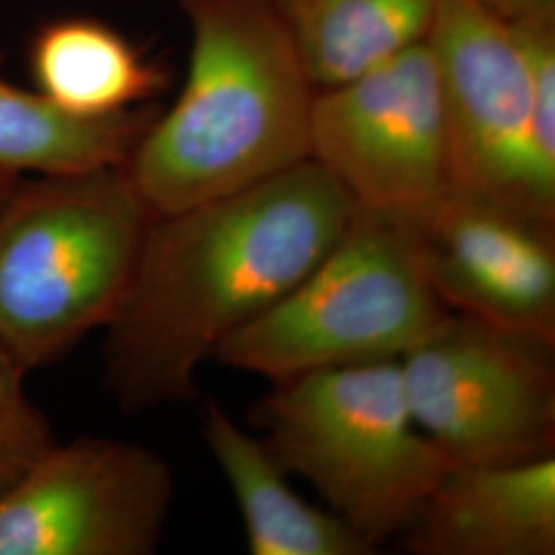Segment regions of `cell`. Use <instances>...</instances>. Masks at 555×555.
<instances>
[{
  "instance_id": "6da1fadb",
  "label": "cell",
  "mask_w": 555,
  "mask_h": 555,
  "mask_svg": "<svg viewBox=\"0 0 555 555\" xmlns=\"http://www.w3.org/2000/svg\"><path fill=\"white\" fill-rule=\"evenodd\" d=\"M357 204L315 160L243 192L155 217L105 339V383L142 412L196 397L220 344L270 311L330 254Z\"/></svg>"
},
{
  "instance_id": "7a4b0ae2",
  "label": "cell",
  "mask_w": 555,
  "mask_h": 555,
  "mask_svg": "<svg viewBox=\"0 0 555 555\" xmlns=\"http://www.w3.org/2000/svg\"><path fill=\"white\" fill-rule=\"evenodd\" d=\"M190 62L126 171L155 217L224 198L309 159L318 89L274 0H183Z\"/></svg>"
},
{
  "instance_id": "3957f363",
  "label": "cell",
  "mask_w": 555,
  "mask_h": 555,
  "mask_svg": "<svg viewBox=\"0 0 555 555\" xmlns=\"http://www.w3.org/2000/svg\"><path fill=\"white\" fill-rule=\"evenodd\" d=\"M153 220L126 163L15 185L0 206V344L25 373L116 318Z\"/></svg>"
},
{
  "instance_id": "277c9868",
  "label": "cell",
  "mask_w": 555,
  "mask_h": 555,
  "mask_svg": "<svg viewBox=\"0 0 555 555\" xmlns=\"http://www.w3.org/2000/svg\"><path fill=\"white\" fill-rule=\"evenodd\" d=\"M254 422L278 463L375 547L412 525L455 465L412 416L399 360L272 385Z\"/></svg>"
},
{
  "instance_id": "5b68a950",
  "label": "cell",
  "mask_w": 555,
  "mask_h": 555,
  "mask_svg": "<svg viewBox=\"0 0 555 555\" xmlns=\"http://www.w3.org/2000/svg\"><path fill=\"white\" fill-rule=\"evenodd\" d=\"M451 313L396 219L357 208L309 276L227 337L212 360L278 385L337 366L401 360Z\"/></svg>"
},
{
  "instance_id": "8992f818",
  "label": "cell",
  "mask_w": 555,
  "mask_h": 555,
  "mask_svg": "<svg viewBox=\"0 0 555 555\" xmlns=\"http://www.w3.org/2000/svg\"><path fill=\"white\" fill-rule=\"evenodd\" d=\"M554 350L451 313L399 360L412 416L455 465L555 455Z\"/></svg>"
},
{
  "instance_id": "52a82bcc",
  "label": "cell",
  "mask_w": 555,
  "mask_h": 555,
  "mask_svg": "<svg viewBox=\"0 0 555 555\" xmlns=\"http://www.w3.org/2000/svg\"><path fill=\"white\" fill-rule=\"evenodd\" d=\"M447 130L451 192L555 222V153L537 132L515 27L442 0L428 36Z\"/></svg>"
},
{
  "instance_id": "ba28073f",
  "label": "cell",
  "mask_w": 555,
  "mask_h": 555,
  "mask_svg": "<svg viewBox=\"0 0 555 555\" xmlns=\"http://www.w3.org/2000/svg\"><path fill=\"white\" fill-rule=\"evenodd\" d=\"M309 159L364 210L396 215L447 194V130L428 41L318 91Z\"/></svg>"
},
{
  "instance_id": "9c48e42d",
  "label": "cell",
  "mask_w": 555,
  "mask_h": 555,
  "mask_svg": "<svg viewBox=\"0 0 555 555\" xmlns=\"http://www.w3.org/2000/svg\"><path fill=\"white\" fill-rule=\"evenodd\" d=\"M176 483L146 447L114 438L54 442L0 494V555H149Z\"/></svg>"
},
{
  "instance_id": "30bf717a",
  "label": "cell",
  "mask_w": 555,
  "mask_h": 555,
  "mask_svg": "<svg viewBox=\"0 0 555 555\" xmlns=\"http://www.w3.org/2000/svg\"><path fill=\"white\" fill-rule=\"evenodd\" d=\"M391 217L453 313L555 344V222L451 190Z\"/></svg>"
},
{
  "instance_id": "8fae6325",
  "label": "cell",
  "mask_w": 555,
  "mask_h": 555,
  "mask_svg": "<svg viewBox=\"0 0 555 555\" xmlns=\"http://www.w3.org/2000/svg\"><path fill=\"white\" fill-rule=\"evenodd\" d=\"M401 535L414 555H554L555 455L451 465Z\"/></svg>"
},
{
  "instance_id": "7c38bea8",
  "label": "cell",
  "mask_w": 555,
  "mask_h": 555,
  "mask_svg": "<svg viewBox=\"0 0 555 555\" xmlns=\"http://www.w3.org/2000/svg\"><path fill=\"white\" fill-rule=\"evenodd\" d=\"M204 438L237 502L249 554H375V545L339 516L298 496L266 442L215 401L206 405Z\"/></svg>"
},
{
  "instance_id": "4fadbf2b",
  "label": "cell",
  "mask_w": 555,
  "mask_h": 555,
  "mask_svg": "<svg viewBox=\"0 0 555 555\" xmlns=\"http://www.w3.org/2000/svg\"><path fill=\"white\" fill-rule=\"evenodd\" d=\"M318 91L428 40L442 0H274Z\"/></svg>"
},
{
  "instance_id": "5bb4252c",
  "label": "cell",
  "mask_w": 555,
  "mask_h": 555,
  "mask_svg": "<svg viewBox=\"0 0 555 555\" xmlns=\"http://www.w3.org/2000/svg\"><path fill=\"white\" fill-rule=\"evenodd\" d=\"M31 77L43 100L77 118L130 112L163 87V75L130 41L85 17L41 29L31 46Z\"/></svg>"
},
{
  "instance_id": "9a60e30c",
  "label": "cell",
  "mask_w": 555,
  "mask_h": 555,
  "mask_svg": "<svg viewBox=\"0 0 555 555\" xmlns=\"http://www.w3.org/2000/svg\"><path fill=\"white\" fill-rule=\"evenodd\" d=\"M153 121L142 112L77 118L34 89L0 77V167L13 173L59 176L124 165Z\"/></svg>"
},
{
  "instance_id": "2e32d148",
  "label": "cell",
  "mask_w": 555,
  "mask_h": 555,
  "mask_svg": "<svg viewBox=\"0 0 555 555\" xmlns=\"http://www.w3.org/2000/svg\"><path fill=\"white\" fill-rule=\"evenodd\" d=\"M27 373L0 344V494L56 440L23 389Z\"/></svg>"
},
{
  "instance_id": "e0dca14e",
  "label": "cell",
  "mask_w": 555,
  "mask_h": 555,
  "mask_svg": "<svg viewBox=\"0 0 555 555\" xmlns=\"http://www.w3.org/2000/svg\"><path fill=\"white\" fill-rule=\"evenodd\" d=\"M508 23L555 20V0H467Z\"/></svg>"
},
{
  "instance_id": "ac0fdd59",
  "label": "cell",
  "mask_w": 555,
  "mask_h": 555,
  "mask_svg": "<svg viewBox=\"0 0 555 555\" xmlns=\"http://www.w3.org/2000/svg\"><path fill=\"white\" fill-rule=\"evenodd\" d=\"M20 173H13V171L0 167V206H2L4 199L9 198V194L15 190V185L20 183Z\"/></svg>"
}]
</instances>
